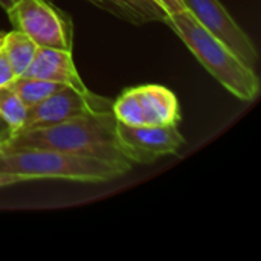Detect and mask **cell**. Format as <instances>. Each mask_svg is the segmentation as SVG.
<instances>
[{"label":"cell","instance_id":"3","mask_svg":"<svg viewBox=\"0 0 261 261\" xmlns=\"http://www.w3.org/2000/svg\"><path fill=\"white\" fill-rule=\"evenodd\" d=\"M0 171L35 179H64L73 182H106L130 170L106 161L75 156L47 148H0Z\"/></svg>","mask_w":261,"mask_h":261},{"label":"cell","instance_id":"16","mask_svg":"<svg viewBox=\"0 0 261 261\" xmlns=\"http://www.w3.org/2000/svg\"><path fill=\"white\" fill-rule=\"evenodd\" d=\"M28 182L26 177L14 174V173H6V171H0V188H6V187H12L17 184H23Z\"/></svg>","mask_w":261,"mask_h":261},{"label":"cell","instance_id":"6","mask_svg":"<svg viewBox=\"0 0 261 261\" xmlns=\"http://www.w3.org/2000/svg\"><path fill=\"white\" fill-rule=\"evenodd\" d=\"M116 138L124 156L132 164L148 165L154 161L176 154L185 145L177 125H125L116 121Z\"/></svg>","mask_w":261,"mask_h":261},{"label":"cell","instance_id":"2","mask_svg":"<svg viewBox=\"0 0 261 261\" xmlns=\"http://www.w3.org/2000/svg\"><path fill=\"white\" fill-rule=\"evenodd\" d=\"M164 23L174 31L208 73L229 93L245 102L257 99L260 95V78L255 69L245 64L187 9L167 15Z\"/></svg>","mask_w":261,"mask_h":261},{"label":"cell","instance_id":"7","mask_svg":"<svg viewBox=\"0 0 261 261\" xmlns=\"http://www.w3.org/2000/svg\"><path fill=\"white\" fill-rule=\"evenodd\" d=\"M112 104L113 99L110 98L96 95L93 92L86 95L64 86L41 102L28 109V116L20 132L58 124L86 113L109 112L112 110Z\"/></svg>","mask_w":261,"mask_h":261},{"label":"cell","instance_id":"5","mask_svg":"<svg viewBox=\"0 0 261 261\" xmlns=\"http://www.w3.org/2000/svg\"><path fill=\"white\" fill-rule=\"evenodd\" d=\"M116 121L125 125H179L180 106L176 93L159 84L125 89L112 104Z\"/></svg>","mask_w":261,"mask_h":261},{"label":"cell","instance_id":"11","mask_svg":"<svg viewBox=\"0 0 261 261\" xmlns=\"http://www.w3.org/2000/svg\"><path fill=\"white\" fill-rule=\"evenodd\" d=\"M37 44L21 31L12 29L11 32H5V40H3V52L15 73V76L24 75L28 70L29 64L32 63L35 52H37Z\"/></svg>","mask_w":261,"mask_h":261},{"label":"cell","instance_id":"19","mask_svg":"<svg viewBox=\"0 0 261 261\" xmlns=\"http://www.w3.org/2000/svg\"><path fill=\"white\" fill-rule=\"evenodd\" d=\"M3 40H5V32L0 31V49H2V46H3Z\"/></svg>","mask_w":261,"mask_h":261},{"label":"cell","instance_id":"1","mask_svg":"<svg viewBox=\"0 0 261 261\" xmlns=\"http://www.w3.org/2000/svg\"><path fill=\"white\" fill-rule=\"evenodd\" d=\"M8 148H47L106 161L132 170L116 138V118L109 112L86 113L67 121L23 130L3 145Z\"/></svg>","mask_w":261,"mask_h":261},{"label":"cell","instance_id":"4","mask_svg":"<svg viewBox=\"0 0 261 261\" xmlns=\"http://www.w3.org/2000/svg\"><path fill=\"white\" fill-rule=\"evenodd\" d=\"M6 14L12 26L24 32L37 46L72 52V18L50 0H15Z\"/></svg>","mask_w":261,"mask_h":261},{"label":"cell","instance_id":"13","mask_svg":"<svg viewBox=\"0 0 261 261\" xmlns=\"http://www.w3.org/2000/svg\"><path fill=\"white\" fill-rule=\"evenodd\" d=\"M28 109L29 107L9 86L0 87V116L14 130V135L21 130L28 116Z\"/></svg>","mask_w":261,"mask_h":261},{"label":"cell","instance_id":"8","mask_svg":"<svg viewBox=\"0 0 261 261\" xmlns=\"http://www.w3.org/2000/svg\"><path fill=\"white\" fill-rule=\"evenodd\" d=\"M182 3L202 26L225 43L245 64L255 69L258 63L255 44L220 0H182Z\"/></svg>","mask_w":261,"mask_h":261},{"label":"cell","instance_id":"17","mask_svg":"<svg viewBox=\"0 0 261 261\" xmlns=\"http://www.w3.org/2000/svg\"><path fill=\"white\" fill-rule=\"evenodd\" d=\"M14 136V130L8 125V122L0 116V148L6 145Z\"/></svg>","mask_w":261,"mask_h":261},{"label":"cell","instance_id":"14","mask_svg":"<svg viewBox=\"0 0 261 261\" xmlns=\"http://www.w3.org/2000/svg\"><path fill=\"white\" fill-rule=\"evenodd\" d=\"M14 78H17V76H15L11 64H9L3 49H0V87L8 86Z\"/></svg>","mask_w":261,"mask_h":261},{"label":"cell","instance_id":"10","mask_svg":"<svg viewBox=\"0 0 261 261\" xmlns=\"http://www.w3.org/2000/svg\"><path fill=\"white\" fill-rule=\"evenodd\" d=\"M132 24L165 21V11L154 0H87Z\"/></svg>","mask_w":261,"mask_h":261},{"label":"cell","instance_id":"12","mask_svg":"<svg viewBox=\"0 0 261 261\" xmlns=\"http://www.w3.org/2000/svg\"><path fill=\"white\" fill-rule=\"evenodd\" d=\"M8 86L18 95V98L28 107L41 102L43 99L55 93L58 89L64 87L63 84L40 80V78H32V76H17Z\"/></svg>","mask_w":261,"mask_h":261},{"label":"cell","instance_id":"15","mask_svg":"<svg viewBox=\"0 0 261 261\" xmlns=\"http://www.w3.org/2000/svg\"><path fill=\"white\" fill-rule=\"evenodd\" d=\"M164 11L167 15H171V14H176V12H180L185 9L182 0H154Z\"/></svg>","mask_w":261,"mask_h":261},{"label":"cell","instance_id":"9","mask_svg":"<svg viewBox=\"0 0 261 261\" xmlns=\"http://www.w3.org/2000/svg\"><path fill=\"white\" fill-rule=\"evenodd\" d=\"M21 76H32L58 83L86 95L92 93V90H89L84 81L81 80L70 50L38 46L32 63Z\"/></svg>","mask_w":261,"mask_h":261},{"label":"cell","instance_id":"18","mask_svg":"<svg viewBox=\"0 0 261 261\" xmlns=\"http://www.w3.org/2000/svg\"><path fill=\"white\" fill-rule=\"evenodd\" d=\"M14 2H15V0H0V8H3V9L6 11Z\"/></svg>","mask_w":261,"mask_h":261}]
</instances>
